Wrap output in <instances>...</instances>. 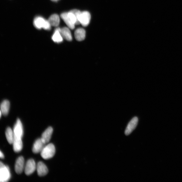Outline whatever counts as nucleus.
<instances>
[{
	"instance_id": "nucleus-1",
	"label": "nucleus",
	"mask_w": 182,
	"mask_h": 182,
	"mask_svg": "<svg viewBox=\"0 0 182 182\" xmlns=\"http://www.w3.org/2000/svg\"><path fill=\"white\" fill-rule=\"evenodd\" d=\"M14 139L13 143V150L16 153H19L23 148L22 138L23 136V130L22 124L19 119L17 120L13 129Z\"/></svg>"
},
{
	"instance_id": "nucleus-2",
	"label": "nucleus",
	"mask_w": 182,
	"mask_h": 182,
	"mask_svg": "<svg viewBox=\"0 0 182 182\" xmlns=\"http://www.w3.org/2000/svg\"><path fill=\"white\" fill-rule=\"evenodd\" d=\"M55 148L52 143H50L46 146L40 153L41 156L44 159L48 160L55 156Z\"/></svg>"
},
{
	"instance_id": "nucleus-3",
	"label": "nucleus",
	"mask_w": 182,
	"mask_h": 182,
	"mask_svg": "<svg viewBox=\"0 0 182 182\" xmlns=\"http://www.w3.org/2000/svg\"><path fill=\"white\" fill-rule=\"evenodd\" d=\"M33 25L37 29L43 28L49 30L51 28V25L48 20H45L41 17H37L33 21Z\"/></svg>"
},
{
	"instance_id": "nucleus-4",
	"label": "nucleus",
	"mask_w": 182,
	"mask_h": 182,
	"mask_svg": "<svg viewBox=\"0 0 182 182\" xmlns=\"http://www.w3.org/2000/svg\"><path fill=\"white\" fill-rule=\"evenodd\" d=\"M11 177L9 168L2 162L0 164V181L1 182H7Z\"/></svg>"
},
{
	"instance_id": "nucleus-5",
	"label": "nucleus",
	"mask_w": 182,
	"mask_h": 182,
	"mask_svg": "<svg viewBox=\"0 0 182 182\" xmlns=\"http://www.w3.org/2000/svg\"><path fill=\"white\" fill-rule=\"evenodd\" d=\"M36 169L35 162L32 159L29 160L27 161L25 166V173L27 175L33 173Z\"/></svg>"
},
{
	"instance_id": "nucleus-6",
	"label": "nucleus",
	"mask_w": 182,
	"mask_h": 182,
	"mask_svg": "<svg viewBox=\"0 0 182 182\" xmlns=\"http://www.w3.org/2000/svg\"><path fill=\"white\" fill-rule=\"evenodd\" d=\"M46 144L41 138L36 140L33 145L32 149L33 152L35 154L41 153L44 148L46 146Z\"/></svg>"
},
{
	"instance_id": "nucleus-7",
	"label": "nucleus",
	"mask_w": 182,
	"mask_h": 182,
	"mask_svg": "<svg viewBox=\"0 0 182 182\" xmlns=\"http://www.w3.org/2000/svg\"><path fill=\"white\" fill-rule=\"evenodd\" d=\"M91 19L90 13L86 11L81 13L80 22L83 26L86 27L89 25Z\"/></svg>"
},
{
	"instance_id": "nucleus-8",
	"label": "nucleus",
	"mask_w": 182,
	"mask_h": 182,
	"mask_svg": "<svg viewBox=\"0 0 182 182\" xmlns=\"http://www.w3.org/2000/svg\"><path fill=\"white\" fill-rule=\"evenodd\" d=\"M138 118L136 117H134L130 121L125 131V134L126 135H129L135 129L138 124Z\"/></svg>"
},
{
	"instance_id": "nucleus-9",
	"label": "nucleus",
	"mask_w": 182,
	"mask_h": 182,
	"mask_svg": "<svg viewBox=\"0 0 182 182\" xmlns=\"http://www.w3.org/2000/svg\"><path fill=\"white\" fill-rule=\"evenodd\" d=\"M25 161L24 158L22 156L19 157L17 159L15 164V171L16 173L18 174H21L24 168Z\"/></svg>"
},
{
	"instance_id": "nucleus-10",
	"label": "nucleus",
	"mask_w": 182,
	"mask_h": 182,
	"mask_svg": "<svg viewBox=\"0 0 182 182\" xmlns=\"http://www.w3.org/2000/svg\"><path fill=\"white\" fill-rule=\"evenodd\" d=\"M37 173L40 176H44L48 172V168L42 161H40L36 166Z\"/></svg>"
},
{
	"instance_id": "nucleus-11",
	"label": "nucleus",
	"mask_w": 182,
	"mask_h": 182,
	"mask_svg": "<svg viewBox=\"0 0 182 182\" xmlns=\"http://www.w3.org/2000/svg\"><path fill=\"white\" fill-rule=\"evenodd\" d=\"M60 16L69 28L73 29L75 28L76 25L72 21L71 19L69 16L67 12L62 13Z\"/></svg>"
},
{
	"instance_id": "nucleus-12",
	"label": "nucleus",
	"mask_w": 182,
	"mask_h": 182,
	"mask_svg": "<svg viewBox=\"0 0 182 182\" xmlns=\"http://www.w3.org/2000/svg\"><path fill=\"white\" fill-rule=\"evenodd\" d=\"M59 31L63 38L69 41L72 40L71 33L69 28L66 27H64L61 28H59Z\"/></svg>"
},
{
	"instance_id": "nucleus-13",
	"label": "nucleus",
	"mask_w": 182,
	"mask_h": 182,
	"mask_svg": "<svg viewBox=\"0 0 182 182\" xmlns=\"http://www.w3.org/2000/svg\"><path fill=\"white\" fill-rule=\"evenodd\" d=\"M76 39L78 41H82L85 39L86 36L85 30L83 28H80L77 29L74 33Z\"/></svg>"
},
{
	"instance_id": "nucleus-14",
	"label": "nucleus",
	"mask_w": 182,
	"mask_h": 182,
	"mask_svg": "<svg viewBox=\"0 0 182 182\" xmlns=\"http://www.w3.org/2000/svg\"><path fill=\"white\" fill-rule=\"evenodd\" d=\"M53 132V129L51 127H49L42 134L41 139L46 143L49 142L51 138Z\"/></svg>"
},
{
	"instance_id": "nucleus-15",
	"label": "nucleus",
	"mask_w": 182,
	"mask_h": 182,
	"mask_svg": "<svg viewBox=\"0 0 182 182\" xmlns=\"http://www.w3.org/2000/svg\"><path fill=\"white\" fill-rule=\"evenodd\" d=\"M10 108V103L7 100H3L1 103V110L3 116H6L8 115Z\"/></svg>"
},
{
	"instance_id": "nucleus-16",
	"label": "nucleus",
	"mask_w": 182,
	"mask_h": 182,
	"mask_svg": "<svg viewBox=\"0 0 182 182\" xmlns=\"http://www.w3.org/2000/svg\"><path fill=\"white\" fill-rule=\"evenodd\" d=\"M48 21L51 26L57 27L60 23V18L57 14H53L50 17Z\"/></svg>"
},
{
	"instance_id": "nucleus-17",
	"label": "nucleus",
	"mask_w": 182,
	"mask_h": 182,
	"mask_svg": "<svg viewBox=\"0 0 182 182\" xmlns=\"http://www.w3.org/2000/svg\"><path fill=\"white\" fill-rule=\"evenodd\" d=\"M52 40L54 42L60 43L63 41V38L59 31V28H57L52 36Z\"/></svg>"
},
{
	"instance_id": "nucleus-18",
	"label": "nucleus",
	"mask_w": 182,
	"mask_h": 182,
	"mask_svg": "<svg viewBox=\"0 0 182 182\" xmlns=\"http://www.w3.org/2000/svg\"><path fill=\"white\" fill-rule=\"evenodd\" d=\"M6 135L9 143L10 144H12L14 139V134L13 131L11 128L10 127L7 128L6 131Z\"/></svg>"
},
{
	"instance_id": "nucleus-19",
	"label": "nucleus",
	"mask_w": 182,
	"mask_h": 182,
	"mask_svg": "<svg viewBox=\"0 0 182 182\" xmlns=\"http://www.w3.org/2000/svg\"><path fill=\"white\" fill-rule=\"evenodd\" d=\"M71 11L72 12L74 13V14H75L77 20V25H79L80 24V19L81 13H82V12L80 11L79 10L76 9L72 10Z\"/></svg>"
},
{
	"instance_id": "nucleus-20",
	"label": "nucleus",
	"mask_w": 182,
	"mask_h": 182,
	"mask_svg": "<svg viewBox=\"0 0 182 182\" xmlns=\"http://www.w3.org/2000/svg\"><path fill=\"white\" fill-rule=\"evenodd\" d=\"M0 157H1V158H4V154H3L1 151V153H0Z\"/></svg>"
},
{
	"instance_id": "nucleus-21",
	"label": "nucleus",
	"mask_w": 182,
	"mask_h": 182,
	"mask_svg": "<svg viewBox=\"0 0 182 182\" xmlns=\"http://www.w3.org/2000/svg\"><path fill=\"white\" fill-rule=\"evenodd\" d=\"M52 1L54 2H56L55 0H52Z\"/></svg>"
},
{
	"instance_id": "nucleus-22",
	"label": "nucleus",
	"mask_w": 182,
	"mask_h": 182,
	"mask_svg": "<svg viewBox=\"0 0 182 182\" xmlns=\"http://www.w3.org/2000/svg\"><path fill=\"white\" fill-rule=\"evenodd\" d=\"M59 1V0H55V1L56 2H57V1Z\"/></svg>"
}]
</instances>
